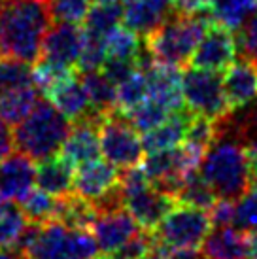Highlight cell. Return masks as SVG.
Listing matches in <instances>:
<instances>
[{
    "instance_id": "obj_10",
    "label": "cell",
    "mask_w": 257,
    "mask_h": 259,
    "mask_svg": "<svg viewBox=\"0 0 257 259\" xmlns=\"http://www.w3.org/2000/svg\"><path fill=\"white\" fill-rule=\"evenodd\" d=\"M236 57V38L233 30L225 29L218 23H210L206 32L193 51L191 63L197 68L222 72L235 63Z\"/></svg>"
},
{
    "instance_id": "obj_37",
    "label": "cell",
    "mask_w": 257,
    "mask_h": 259,
    "mask_svg": "<svg viewBox=\"0 0 257 259\" xmlns=\"http://www.w3.org/2000/svg\"><path fill=\"white\" fill-rule=\"evenodd\" d=\"M51 14L57 21L81 23L89 12V0H50Z\"/></svg>"
},
{
    "instance_id": "obj_50",
    "label": "cell",
    "mask_w": 257,
    "mask_h": 259,
    "mask_svg": "<svg viewBox=\"0 0 257 259\" xmlns=\"http://www.w3.org/2000/svg\"><path fill=\"white\" fill-rule=\"evenodd\" d=\"M97 259H99V257H97Z\"/></svg>"
},
{
    "instance_id": "obj_24",
    "label": "cell",
    "mask_w": 257,
    "mask_h": 259,
    "mask_svg": "<svg viewBox=\"0 0 257 259\" xmlns=\"http://www.w3.org/2000/svg\"><path fill=\"white\" fill-rule=\"evenodd\" d=\"M81 83L85 87L95 114L106 115L115 112V85L102 74V70L81 72Z\"/></svg>"
},
{
    "instance_id": "obj_29",
    "label": "cell",
    "mask_w": 257,
    "mask_h": 259,
    "mask_svg": "<svg viewBox=\"0 0 257 259\" xmlns=\"http://www.w3.org/2000/svg\"><path fill=\"white\" fill-rule=\"evenodd\" d=\"M108 59H128L138 61L142 53V44L136 32H133L127 27H117L106 38H104Z\"/></svg>"
},
{
    "instance_id": "obj_18",
    "label": "cell",
    "mask_w": 257,
    "mask_h": 259,
    "mask_svg": "<svg viewBox=\"0 0 257 259\" xmlns=\"http://www.w3.org/2000/svg\"><path fill=\"white\" fill-rule=\"evenodd\" d=\"M206 259H250V233L235 225L214 227L202 242Z\"/></svg>"
},
{
    "instance_id": "obj_20",
    "label": "cell",
    "mask_w": 257,
    "mask_h": 259,
    "mask_svg": "<svg viewBox=\"0 0 257 259\" xmlns=\"http://www.w3.org/2000/svg\"><path fill=\"white\" fill-rule=\"evenodd\" d=\"M48 99L72 123L79 121V119H85V117L95 114L93 110H91V102H89L85 87L81 83V78H78L76 74L66 79V81H63L61 85L55 87L48 95Z\"/></svg>"
},
{
    "instance_id": "obj_19",
    "label": "cell",
    "mask_w": 257,
    "mask_h": 259,
    "mask_svg": "<svg viewBox=\"0 0 257 259\" xmlns=\"http://www.w3.org/2000/svg\"><path fill=\"white\" fill-rule=\"evenodd\" d=\"M172 12L174 6L170 0H133L125 4L123 21L125 27L138 36H146L157 29Z\"/></svg>"
},
{
    "instance_id": "obj_34",
    "label": "cell",
    "mask_w": 257,
    "mask_h": 259,
    "mask_svg": "<svg viewBox=\"0 0 257 259\" xmlns=\"http://www.w3.org/2000/svg\"><path fill=\"white\" fill-rule=\"evenodd\" d=\"M25 83H32V70L29 68V63L14 57L0 59V91Z\"/></svg>"
},
{
    "instance_id": "obj_4",
    "label": "cell",
    "mask_w": 257,
    "mask_h": 259,
    "mask_svg": "<svg viewBox=\"0 0 257 259\" xmlns=\"http://www.w3.org/2000/svg\"><path fill=\"white\" fill-rule=\"evenodd\" d=\"M70 129V121L51 101L40 99L34 110L15 125L14 140L21 153L34 161H44L61 151Z\"/></svg>"
},
{
    "instance_id": "obj_38",
    "label": "cell",
    "mask_w": 257,
    "mask_h": 259,
    "mask_svg": "<svg viewBox=\"0 0 257 259\" xmlns=\"http://www.w3.org/2000/svg\"><path fill=\"white\" fill-rule=\"evenodd\" d=\"M236 51L244 59L257 66V15H251L248 21L238 29L236 34Z\"/></svg>"
},
{
    "instance_id": "obj_47",
    "label": "cell",
    "mask_w": 257,
    "mask_h": 259,
    "mask_svg": "<svg viewBox=\"0 0 257 259\" xmlns=\"http://www.w3.org/2000/svg\"><path fill=\"white\" fill-rule=\"evenodd\" d=\"M93 4H112V2H119V0H89Z\"/></svg>"
},
{
    "instance_id": "obj_13",
    "label": "cell",
    "mask_w": 257,
    "mask_h": 259,
    "mask_svg": "<svg viewBox=\"0 0 257 259\" xmlns=\"http://www.w3.org/2000/svg\"><path fill=\"white\" fill-rule=\"evenodd\" d=\"M36 182L34 159L21 151L0 161V197L8 202H21Z\"/></svg>"
},
{
    "instance_id": "obj_22",
    "label": "cell",
    "mask_w": 257,
    "mask_h": 259,
    "mask_svg": "<svg viewBox=\"0 0 257 259\" xmlns=\"http://www.w3.org/2000/svg\"><path fill=\"white\" fill-rule=\"evenodd\" d=\"M74 172L76 166L70 161L63 155H53L40 161V166L36 168V184L48 193L63 197L74 191Z\"/></svg>"
},
{
    "instance_id": "obj_21",
    "label": "cell",
    "mask_w": 257,
    "mask_h": 259,
    "mask_svg": "<svg viewBox=\"0 0 257 259\" xmlns=\"http://www.w3.org/2000/svg\"><path fill=\"white\" fill-rule=\"evenodd\" d=\"M193 114L187 108H182L178 112L170 114L161 125L155 129L144 133L142 146L146 153H153V151H163L178 148L182 142H186V133L189 127Z\"/></svg>"
},
{
    "instance_id": "obj_33",
    "label": "cell",
    "mask_w": 257,
    "mask_h": 259,
    "mask_svg": "<svg viewBox=\"0 0 257 259\" xmlns=\"http://www.w3.org/2000/svg\"><path fill=\"white\" fill-rule=\"evenodd\" d=\"M27 225H29V220L21 210V206H15L14 202H8L2 216H0V250L15 248Z\"/></svg>"
},
{
    "instance_id": "obj_9",
    "label": "cell",
    "mask_w": 257,
    "mask_h": 259,
    "mask_svg": "<svg viewBox=\"0 0 257 259\" xmlns=\"http://www.w3.org/2000/svg\"><path fill=\"white\" fill-rule=\"evenodd\" d=\"M100 151L117 168H131L142 163L144 146L138 131L128 123V119L119 112H110L102 115L99 123Z\"/></svg>"
},
{
    "instance_id": "obj_49",
    "label": "cell",
    "mask_w": 257,
    "mask_h": 259,
    "mask_svg": "<svg viewBox=\"0 0 257 259\" xmlns=\"http://www.w3.org/2000/svg\"><path fill=\"white\" fill-rule=\"evenodd\" d=\"M104 259H117V257H112V255H106Z\"/></svg>"
},
{
    "instance_id": "obj_16",
    "label": "cell",
    "mask_w": 257,
    "mask_h": 259,
    "mask_svg": "<svg viewBox=\"0 0 257 259\" xmlns=\"http://www.w3.org/2000/svg\"><path fill=\"white\" fill-rule=\"evenodd\" d=\"M102 115H89L85 119H79L74 123L68 137L61 148V155L66 161H70L74 166H79L99 159L100 153V140H99V123Z\"/></svg>"
},
{
    "instance_id": "obj_36",
    "label": "cell",
    "mask_w": 257,
    "mask_h": 259,
    "mask_svg": "<svg viewBox=\"0 0 257 259\" xmlns=\"http://www.w3.org/2000/svg\"><path fill=\"white\" fill-rule=\"evenodd\" d=\"M85 32V30H83ZM108 59L106 46H104V38L91 36L85 32V40H83V48L78 59L79 72H89V70H100L104 61Z\"/></svg>"
},
{
    "instance_id": "obj_45",
    "label": "cell",
    "mask_w": 257,
    "mask_h": 259,
    "mask_svg": "<svg viewBox=\"0 0 257 259\" xmlns=\"http://www.w3.org/2000/svg\"><path fill=\"white\" fill-rule=\"evenodd\" d=\"M250 259H257V229L250 231Z\"/></svg>"
},
{
    "instance_id": "obj_12",
    "label": "cell",
    "mask_w": 257,
    "mask_h": 259,
    "mask_svg": "<svg viewBox=\"0 0 257 259\" xmlns=\"http://www.w3.org/2000/svg\"><path fill=\"white\" fill-rule=\"evenodd\" d=\"M83 40H85V32L79 29L76 23H51V27L44 36L40 59L55 61V63L66 66L78 65Z\"/></svg>"
},
{
    "instance_id": "obj_40",
    "label": "cell",
    "mask_w": 257,
    "mask_h": 259,
    "mask_svg": "<svg viewBox=\"0 0 257 259\" xmlns=\"http://www.w3.org/2000/svg\"><path fill=\"white\" fill-rule=\"evenodd\" d=\"M214 0H174V12H184V14H193V12H208Z\"/></svg>"
},
{
    "instance_id": "obj_46",
    "label": "cell",
    "mask_w": 257,
    "mask_h": 259,
    "mask_svg": "<svg viewBox=\"0 0 257 259\" xmlns=\"http://www.w3.org/2000/svg\"><path fill=\"white\" fill-rule=\"evenodd\" d=\"M142 259H168V257L164 255V252L161 250V248H157V246H155V248H153L150 253H146Z\"/></svg>"
},
{
    "instance_id": "obj_43",
    "label": "cell",
    "mask_w": 257,
    "mask_h": 259,
    "mask_svg": "<svg viewBox=\"0 0 257 259\" xmlns=\"http://www.w3.org/2000/svg\"><path fill=\"white\" fill-rule=\"evenodd\" d=\"M246 144H248V153H250L253 176H255V180H257V129L251 133L250 137L246 138Z\"/></svg>"
},
{
    "instance_id": "obj_6",
    "label": "cell",
    "mask_w": 257,
    "mask_h": 259,
    "mask_svg": "<svg viewBox=\"0 0 257 259\" xmlns=\"http://www.w3.org/2000/svg\"><path fill=\"white\" fill-rule=\"evenodd\" d=\"M119 187L123 195V206L135 218L140 229L153 231L166 212L176 204L172 195L164 193L153 186L144 172L142 166H131L119 178Z\"/></svg>"
},
{
    "instance_id": "obj_23",
    "label": "cell",
    "mask_w": 257,
    "mask_h": 259,
    "mask_svg": "<svg viewBox=\"0 0 257 259\" xmlns=\"http://www.w3.org/2000/svg\"><path fill=\"white\" fill-rule=\"evenodd\" d=\"M40 95L42 93L38 91L34 83H25V85L0 91V117L8 125L21 123L42 99Z\"/></svg>"
},
{
    "instance_id": "obj_1",
    "label": "cell",
    "mask_w": 257,
    "mask_h": 259,
    "mask_svg": "<svg viewBox=\"0 0 257 259\" xmlns=\"http://www.w3.org/2000/svg\"><path fill=\"white\" fill-rule=\"evenodd\" d=\"M51 23L50 0H0V55L36 63Z\"/></svg>"
},
{
    "instance_id": "obj_7",
    "label": "cell",
    "mask_w": 257,
    "mask_h": 259,
    "mask_svg": "<svg viewBox=\"0 0 257 259\" xmlns=\"http://www.w3.org/2000/svg\"><path fill=\"white\" fill-rule=\"evenodd\" d=\"M212 229L214 223L208 210L176 201V204L153 229V238L155 246L163 252L180 248H199Z\"/></svg>"
},
{
    "instance_id": "obj_39",
    "label": "cell",
    "mask_w": 257,
    "mask_h": 259,
    "mask_svg": "<svg viewBox=\"0 0 257 259\" xmlns=\"http://www.w3.org/2000/svg\"><path fill=\"white\" fill-rule=\"evenodd\" d=\"M138 68H140V66H138V61H128V59H106L100 70H102V74L117 87L121 81H125L128 76H133Z\"/></svg>"
},
{
    "instance_id": "obj_26",
    "label": "cell",
    "mask_w": 257,
    "mask_h": 259,
    "mask_svg": "<svg viewBox=\"0 0 257 259\" xmlns=\"http://www.w3.org/2000/svg\"><path fill=\"white\" fill-rule=\"evenodd\" d=\"M123 12H125V6H121L119 2L95 4L93 8H89L85 19H83V23H85L83 30L91 36L106 38L123 21Z\"/></svg>"
},
{
    "instance_id": "obj_28",
    "label": "cell",
    "mask_w": 257,
    "mask_h": 259,
    "mask_svg": "<svg viewBox=\"0 0 257 259\" xmlns=\"http://www.w3.org/2000/svg\"><path fill=\"white\" fill-rule=\"evenodd\" d=\"M21 210L29 222L48 223L51 220H57L59 212V197L48 193L44 189L30 191L21 201Z\"/></svg>"
},
{
    "instance_id": "obj_41",
    "label": "cell",
    "mask_w": 257,
    "mask_h": 259,
    "mask_svg": "<svg viewBox=\"0 0 257 259\" xmlns=\"http://www.w3.org/2000/svg\"><path fill=\"white\" fill-rule=\"evenodd\" d=\"M14 146H15L14 133L10 131L8 123L0 117V161H2V159H6L8 155L12 153Z\"/></svg>"
},
{
    "instance_id": "obj_44",
    "label": "cell",
    "mask_w": 257,
    "mask_h": 259,
    "mask_svg": "<svg viewBox=\"0 0 257 259\" xmlns=\"http://www.w3.org/2000/svg\"><path fill=\"white\" fill-rule=\"evenodd\" d=\"M0 259H25V253L19 252L17 248H8V250H0Z\"/></svg>"
},
{
    "instance_id": "obj_11",
    "label": "cell",
    "mask_w": 257,
    "mask_h": 259,
    "mask_svg": "<svg viewBox=\"0 0 257 259\" xmlns=\"http://www.w3.org/2000/svg\"><path fill=\"white\" fill-rule=\"evenodd\" d=\"M89 231L93 233L100 252L104 255H112L123 244H127L140 231V227L125 206H117L104 212H97Z\"/></svg>"
},
{
    "instance_id": "obj_5",
    "label": "cell",
    "mask_w": 257,
    "mask_h": 259,
    "mask_svg": "<svg viewBox=\"0 0 257 259\" xmlns=\"http://www.w3.org/2000/svg\"><path fill=\"white\" fill-rule=\"evenodd\" d=\"M99 244L89 229H74L59 220L42 223L25 259H97Z\"/></svg>"
},
{
    "instance_id": "obj_17",
    "label": "cell",
    "mask_w": 257,
    "mask_h": 259,
    "mask_svg": "<svg viewBox=\"0 0 257 259\" xmlns=\"http://www.w3.org/2000/svg\"><path fill=\"white\" fill-rule=\"evenodd\" d=\"M223 91L231 112L250 106L257 101V66L248 59H240L225 70Z\"/></svg>"
},
{
    "instance_id": "obj_25",
    "label": "cell",
    "mask_w": 257,
    "mask_h": 259,
    "mask_svg": "<svg viewBox=\"0 0 257 259\" xmlns=\"http://www.w3.org/2000/svg\"><path fill=\"white\" fill-rule=\"evenodd\" d=\"M255 10L257 0H214L208 12L214 23L229 30H238Z\"/></svg>"
},
{
    "instance_id": "obj_2",
    "label": "cell",
    "mask_w": 257,
    "mask_h": 259,
    "mask_svg": "<svg viewBox=\"0 0 257 259\" xmlns=\"http://www.w3.org/2000/svg\"><path fill=\"white\" fill-rule=\"evenodd\" d=\"M200 176L212 187L218 199L236 201L240 199L253 184L250 153L246 140L235 133L222 127L218 121V138L202 159L199 166Z\"/></svg>"
},
{
    "instance_id": "obj_27",
    "label": "cell",
    "mask_w": 257,
    "mask_h": 259,
    "mask_svg": "<svg viewBox=\"0 0 257 259\" xmlns=\"http://www.w3.org/2000/svg\"><path fill=\"white\" fill-rule=\"evenodd\" d=\"M146 99H148L146 74H144L142 68H138L133 76H128L125 81H121L115 87V112L127 114L128 110L138 106Z\"/></svg>"
},
{
    "instance_id": "obj_48",
    "label": "cell",
    "mask_w": 257,
    "mask_h": 259,
    "mask_svg": "<svg viewBox=\"0 0 257 259\" xmlns=\"http://www.w3.org/2000/svg\"><path fill=\"white\" fill-rule=\"evenodd\" d=\"M6 204H8V201H4V199L0 197V216H2V212H4V208H6Z\"/></svg>"
},
{
    "instance_id": "obj_15",
    "label": "cell",
    "mask_w": 257,
    "mask_h": 259,
    "mask_svg": "<svg viewBox=\"0 0 257 259\" xmlns=\"http://www.w3.org/2000/svg\"><path fill=\"white\" fill-rule=\"evenodd\" d=\"M148 83V97L163 104L170 112L186 108L184 95H182V72L178 66L150 63L142 68Z\"/></svg>"
},
{
    "instance_id": "obj_42",
    "label": "cell",
    "mask_w": 257,
    "mask_h": 259,
    "mask_svg": "<svg viewBox=\"0 0 257 259\" xmlns=\"http://www.w3.org/2000/svg\"><path fill=\"white\" fill-rule=\"evenodd\" d=\"M168 259H206V255L197 248H180V250H170Z\"/></svg>"
},
{
    "instance_id": "obj_32",
    "label": "cell",
    "mask_w": 257,
    "mask_h": 259,
    "mask_svg": "<svg viewBox=\"0 0 257 259\" xmlns=\"http://www.w3.org/2000/svg\"><path fill=\"white\" fill-rule=\"evenodd\" d=\"M74 76V66H66L55 61H48V59H40L36 68L32 70V83L38 87V91L42 95H48L61 85L63 81Z\"/></svg>"
},
{
    "instance_id": "obj_8",
    "label": "cell",
    "mask_w": 257,
    "mask_h": 259,
    "mask_svg": "<svg viewBox=\"0 0 257 259\" xmlns=\"http://www.w3.org/2000/svg\"><path fill=\"white\" fill-rule=\"evenodd\" d=\"M182 95L186 108L195 115L220 121L231 114L223 91V78L214 70L191 66L182 74Z\"/></svg>"
},
{
    "instance_id": "obj_3",
    "label": "cell",
    "mask_w": 257,
    "mask_h": 259,
    "mask_svg": "<svg viewBox=\"0 0 257 259\" xmlns=\"http://www.w3.org/2000/svg\"><path fill=\"white\" fill-rule=\"evenodd\" d=\"M212 23L210 12H172L155 30L144 36V48L155 63L184 66Z\"/></svg>"
},
{
    "instance_id": "obj_14",
    "label": "cell",
    "mask_w": 257,
    "mask_h": 259,
    "mask_svg": "<svg viewBox=\"0 0 257 259\" xmlns=\"http://www.w3.org/2000/svg\"><path fill=\"white\" fill-rule=\"evenodd\" d=\"M121 174L117 172V166L108 161H87L83 165L76 166L74 172V193L89 202L99 201L100 197L108 195L119 186Z\"/></svg>"
},
{
    "instance_id": "obj_31",
    "label": "cell",
    "mask_w": 257,
    "mask_h": 259,
    "mask_svg": "<svg viewBox=\"0 0 257 259\" xmlns=\"http://www.w3.org/2000/svg\"><path fill=\"white\" fill-rule=\"evenodd\" d=\"M170 114V110H166L163 104H159L157 101H153V99H146L142 101L138 106H135L133 110H128L127 114H123L125 117L128 119V123L135 127L138 133H148V131L155 129L157 125L168 117Z\"/></svg>"
},
{
    "instance_id": "obj_35",
    "label": "cell",
    "mask_w": 257,
    "mask_h": 259,
    "mask_svg": "<svg viewBox=\"0 0 257 259\" xmlns=\"http://www.w3.org/2000/svg\"><path fill=\"white\" fill-rule=\"evenodd\" d=\"M235 227L248 231V233L257 229V180H253L250 189L240 199H236Z\"/></svg>"
},
{
    "instance_id": "obj_30",
    "label": "cell",
    "mask_w": 257,
    "mask_h": 259,
    "mask_svg": "<svg viewBox=\"0 0 257 259\" xmlns=\"http://www.w3.org/2000/svg\"><path fill=\"white\" fill-rule=\"evenodd\" d=\"M176 201L191 204V206H199V208H204L210 212V208L218 201V197H216L212 187L208 186L204 178L200 176V172L197 170V172L189 174L186 182L182 184L178 195H176Z\"/></svg>"
}]
</instances>
